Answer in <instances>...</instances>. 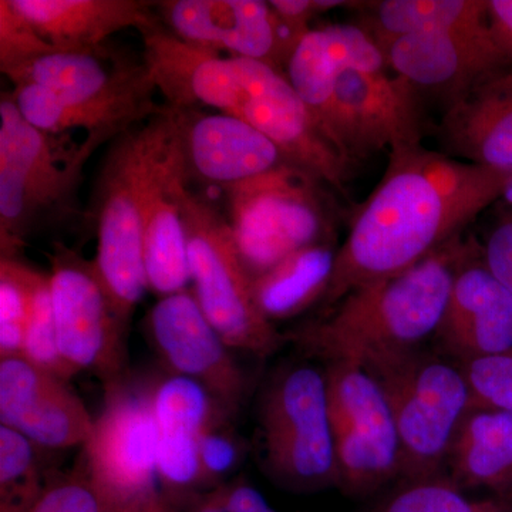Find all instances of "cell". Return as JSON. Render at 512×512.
I'll list each match as a JSON object with an SVG mask.
<instances>
[{
    "instance_id": "37",
    "label": "cell",
    "mask_w": 512,
    "mask_h": 512,
    "mask_svg": "<svg viewBox=\"0 0 512 512\" xmlns=\"http://www.w3.org/2000/svg\"><path fill=\"white\" fill-rule=\"evenodd\" d=\"M470 387L473 409L512 414V349L470 360L461 366Z\"/></svg>"
},
{
    "instance_id": "33",
    "label": "cell",
    "mask_w": 512,
    "mask_h": 512,
    "mask_svg": "<svg viewBox=\"0 0 512 512\" xmlns=\"http://www.w3.org/2000/svg\"><path fill=\"white\" fill-rule=\"evenodd\" d=\"M43 275L19 258H0V359L22 356L30 306Z\"/></svg>"
},
{
    "instance_id": "17",
    "label": "cell",
    "mask_w": 512,
    "mask_h": 512,
    "mask_svg": "<svg viewBox=\"0 0 512 512\" xmlns=\"http://www.w3.org/2000/svg\"><path fill=\"white\" fill-rule=\"evenodd\" d=\"M146 330L170 375L200 384L229 416L238 413L247 396V376L191 289L160 298L147 313Z\"/></svg>"
},
{
    "instance_id": "11",
    "label": "cell",
    "mask_w": 512,
    "mask_h": 512,
    "mask_svg": "<svg viewBox=\"0 0 512 512\" xmlns=\"http://www.w3.org/2000/svg\"><path fill=\"white\" fill-rule=\"evenodd\" d=\"M326 396L338 488L366 497L400 478V441L382 387L362 366L328 363Z\"/></svg>"
},
{
    "instance_id": "30",
    "label": "cell",
    "mask_w": 512,
    "mask_h": 512,
    "mask_svg": "<svg viewBox=\"0 0 512 512\" xmlns=\"http://www.w3.org/2000/svg\"><path fill=\"white\" fill-rule=\"evenodd\" d=\"M9 94L25 120L37 130L50 136H60L67 131L84 130L87 134H103V136L116 138L127 131L109 117L69 103L36 84L13 86V92Z\"/></svg>"
},
{
    "instance_id": "7",
    "label": "cell",
    "mask_w": 512,
    "mask_h": 512,
    "mask_svg": "<svg viewBox=\"0 0 512 512\" xmlns=\"http://www.w3.org/2000/svg\"><path fill=\"white\" fill-rule=\"evenodd\" d=\"M183 217L191 291L202 312L229 348L258 357L274 355L284 336L256 306L252 276L227 217L190 187L183 198Z\"/></svg>"
},
{
    "instance_id": "41",
    "label": "cell",
    "mask_w": 512,
    "mask_h": 512,
    "mask_svg": "<svg viewBox=\"0 0 512 512\" xmlns=\"http://www.w3.org/2000/svg\"><path fill=\"white\" fill-rule=\"evenodd\" d=\"M275 12L293 28L303 32L311 30V22L329 10L343 8V6L356 5L353 2H340V0H271Z\"/></svg>"
},
{
    "instance_id": "24",
    "label": "cell",
    "mask_w": 512,
    "mask_h": 512,
    "mask_svg": "<svg viewBox=\"0 0 512 512\" xmlns=\"http://www.w3.org/2000/svg\"><path fill=\"white\" fill-rule=\"evenodd\" d=\"M439 134L447 156L512 173V66L451 100Z\"/></svg>"
},
{
    "instance_id": "3",
    "label": "cell",
    "mask_w": 512,
    "mask_h": 512,
    "mask_svg": "<svg viewBox=\"0 0 512 512\" xmlns=\"http://www.w3.org/2000/svg\"><path fill=\"white\" fill-rule=\"evenodd\" d=\"M111 140L86 134L64 148L25 120L10 94L0 100V255L19 258L33 232L76 212L84 165Z\"/></svg>"
},
{
    "instance_id": "9",
    "label": "cell",
    "mask_w": 512,
    "mask_h": 512,
    "mask_svg": "<svg viewBox=\"0 0 512 512\" xmlns=\"http://www.w3.org/2000/svg\"><path fill=\"white\" fill-rule=\"evenodd\" d=\"M264 463L288 490L338 487L325 372L295 366L272 380L259 412Z\"/></svg>"
},
{
    "instance_id": "13",
    "label": "cell",
    "mask_w": 512,
    "mask_h": 512,
    "mask_svg": "<svg viewBox=\"0 0 512 512\" xmlns=\"http://www.w3.org/2000/svg\"><path fill=\"white\" fill-rule=\"evenodd\" d=\"M13 86L36 84L76 106L103 114L121 127L133 128L157 116L164 107L154 100L143 59L111 55L106 46L97 50L57 52L9 73Z\"/></svg>"
},
{
    "instance_id": "19",
    "label": "cell",
    "mask_w": 512,
    "mask_h": 512,
    "mask_svg": "<svg viewBox=\"0 0 512 512\" xmlns=\"http://www.w3.org/2000/svg\"><path fill=\"white\" fill-rule=\"evenodd\" d=\"M94 419L69 380L25 357L0 359V423L45 450L83 447Z\"/></svg>"
},
{
    "instance_id": "2",
    "label": "cell",
    "mask_w": 512,
    "mask_h": 512,
    "mask_svg": "<svg viewBox=\"0 0 512 512\" xmlns=\"http://www.w3.org/2000/svg\"><path fill=\"white\" fill-rule=\"evenodd\" d=\"M468 247L461 235L409 271L360 286L328 316L296 330L293 340L328 363L362 367L420 349L436 336Z\"/></svg>"
},
{
    "instance_id": "15",
    "label": "cell",
    "mask_w": 512,
    "mask_h": 512,
    "mask_svg": "<svg viewBox=\"0 0 512 512\" xmlns=\"http://www.w3.org/2000/svg\"><path fill=\"white\" fill-rule=\"evenodd\" d=\"M190 174L173 111L156 116L143 217V258L148 291L158 298L188 289L187 234L183 198Z\"/></svg>"
},
{
    "instance_id": "32",
    "label": "cell",
    "mask_w": 512,
    "mask_h": 512,
    "mask_svg": "<svg viewBox=\"0 0 512 512\" xmlns=\"http://www.w3.org/2000/svg\"><path fill=\"white\" fill-rule=\"evenodd\" d=\"M372 512H512V497H468L448 478L406 483Z\"/></svg>"
},
{
    "instance_id": "12",
    "label": "cell",
    "mask_w": 512,
    "mask_h": 512,
    "mask_svg": "<svg viewBox=\"0 0 512 512\" xmlns=\"http://www.w3.org/2000/svg\"><path fill=\"white\" fill-rule=\"evenodd\" d=\"M319 121L352 165L382 150L421 144L423 136L419 94L389 67L343 73Z\"/></svg>"
},
{
    "instance_id": "31",
    "label": "cell",
    "mask_w": 512,
    "mask_h": 512,
    "mask_svg": "<svg viewBox=\"0 0 512 512\" xmlns=\"http://www.w3.org/2000/svg\"><path fill=\"white\" fill-rule=\"evenodd\" d=\"M39 447L18 431L0 426V512H29L45 494Z\"/></svg>"
},
{
    "instance_id": "42",
    "label": "cell",
    "mask_w": 512,
    "mask_h": 512,
    "mask_svg": "<svg viewBox=\"0 0 512 512\" xmlns=\"http://www.w3.org/2000/svg\"><path fill=\"white\" fill-rule=\"evenodd\" d=\"M488 6H490L491 20L495 29L501 33L512 50V0L488 2Z\"/></svg>"
},
{
    "instance_id": "20",
    "label": "cell",
    "mask_w": 512,
    "mask_h": 512,
    "mask_svg": "<svg viewBox=\"0 0 512 512\" xmlns=\"http://www.w3.org/2000/svg\"><path fill=\"white\" fill-rule=\"evenodd\" d=\"M143 39V62L165 107L194 110L210 107L237 116L242 83L234 57L222 56L180 39L160 19L138 30Z\"/></svg>"
},
{
    "instance_id": "40",
    "label": "cell",
    "mask_w": 512,
    "mask_h": 512,
    "mask_svg": "<svg viewBox=\"0 0 512 512\" xmlns=\"http://www.w3.org/2000/svg\"><path fill=\"white\" fill-rule=\"evenodd\" d=\"M481 255L495 278L512 293V205L494 222Z\"/></svg>"
},
{
    "instance_id": "14",
    "label": "cell",
    "mask_w": 512,
    "mask_h": 512,
    "mask_svg": "<svg viewBox=\"0 0 512 512\" xmlns=\"http://www.w3.org/2000/svg\"><path fill=\"white\" fill-rule=\"evenodd\" d=\"M234 59L242 83L239 119L268 137L293 167L326 187L345 191L353 165L330 141L286 74L255 60Z\"/></svg>"
},
{
    "instance_id": "25",
    "label": "cell",
    "mask_w": 512,
    "mask_h": 512,
    "mask_svg": "<svg viewBox=\"0 0 512 512\" xmlns=\"http://www.w3.org/2000/svg\"><path fill=\"white\" fill-rule=\"evenodd\" d=\"M384 69L386 55L359 25H329L302 37L285 74L316 119L325 113L336 83L350 69ZM320 123V121H319Z\"/></svg>"
},
{
    "instance_id": "22",
    "label": "cell",
    "mask_w": 512,
    "mask_h": 512,
    "mask_svg": "<svg viewBox=\"0 0 512 512\" xmlns=\"http://www.w3.org/2000/svg\"><path fill=\"white\" fill-rule=\"evenodd\" d=\"M171 111L190 178L224 190L289 164L268 137L234 114Z\"/></svg>"
},
{
    "instance_id": "5",
    "label": "cell",
    "mask_w": 512,
    "mask_h": 512,
    "mask_svg": "<svg viewBox=\"0 0 512 512\" xmlns=\"http://www.w3.org/2000/svg\"><path fill=\"white\" fill-rule=\"evenodd\" d=\"M84 443L82 473L103 512H174L158 474L153 383L107 387Z\"/></svg>"
},
{
    "instance_id": "6",
    "label": "cell",
    "mask_w": 512,
    "mask_h": 512,
    "mask_svg": "<svg viewBox=\"0 0 512 512\" xmlns=\"http://www.w3.org/2000/svg\"><path fill=\"white\" fill-rule=\"evenodd\" d=\"M325 188L291 164L224 188L225 217L252 279L299 249L335 239Z\"/></svg>"
},
{
    "instance_id": "4",
    "label": "cell",
    "mask_w": 512,
    "mask_h": 512,
    "mask_svg": "<svg viewBox=\"0 0 512 512\" xmlns=\"http://www.w3.org/2000/svg\"><path fill=\"white\" fill-rule=\"evenodd\" d=\"M382 387L400 441L404 483L440 477L464 417L473 409L463 369L421 349L363 367Z\"/></svg>"
},
{
    "instance_id": "1",
    "label": "cell",
    "mask_w": 512,
    "mask_h": 512,
    "mask_svg": "<svg viewBox=\"0 0 512 512\" xmlns=\"http://www.w3.org/2000/svg\"><path fill=\"white\" fill-rule=\"evenodd\" d=\"M511 184L512 173L434 153L423 144L390 151L382 180L338 248L322 303L336 305L360 286L419 265L461 237Z\"/></svg>"
},
{
    "instance_id": "23",
    "label": "cell",
    "mask_w": 512,
    "mask_h": 512,
    "mask_svg": "<svg viewBox=\"0 0 512 512\" xmlns=\"http://www.w3.org/2000/svg\"><path fill=\"white\" fill-rule=\"evenodd\" d=\"M434 338L463 363L512 349V293L471 245L454 276Z\"/></svg>"
},
{
    "instance_id": "26",
    "label": "cell",
    "mask_w": 512,
    "mask_h": 512,
    "mask_svg": "<svg viewBox=\"0 0 512 512\" xmlns=\"http://www.w3.org/2000/svg\"><path fill=\"white\" fill-rule=\"evenodd\" d=\"M12 5L62 52L101 49L121 30H141L157 19L154 2L143 0H12Z\"/></svg>"
},
{
    "instance_id": "27",
    "label": "cell",
    "mask_w": 512,
    "mask_h": 512,
    "mask_svg": "<svg viewBox=\"0 0 512 512\" xmlns=\"http://www.w3.org/2000/svg\"><path fill=\"white\" fill-rule=\"evenodd\" d=\"M451 481L460 490L512 497V414L471 409L448 454Z\"/></svg>"
},
{
    "instance_id": "18",
    "label": "cell",
    "mask_w": 512,
    "mask_h": 512,
    "mask_svg": "<svg viewBox=\"0 0 512 512\" xmlns=\"http://www.w3.org/2000/svg\"><path fill=\"white\" fill-rule=\"evenodd\" d=\"M394 76L419 93L443 97L446 106L498 70L512 66V50L490 25L443 29L400 37L387 47Z\"/></svg>"
},
{
    "instance_id": "34",
    "label": "cell",
    "mask_w": 512,
    "mask_h": 512,
    "mask_svg": "<svg viewBox=\"0 0 512 512\" xmlns=\"http://www.w3.org/2000/svg\"><path fill=\"white\" fill-rule=\"evenodd\" d=\"M22 357L40 369L70 380V372L57 342L55 315H53L52 295H50L49 275H43L36 286L32 306L26 322L25 343Z\"/></svg>"
},
{
    "instance_id": "10",
    "label": "cell",
    "mask_w": 512,
    "mask_h": 512,
    "mask_svg": "<svg viewBox=\"0 0 512 512\" xmlns=\"http://www.w3.org/2000/svg\"><path fill=\"white\" fill-rule=\"evenodd\" d=\"M49 259L57 342L70 372L93 373L104 389L123 382L130 322L121 315L96 262L59 242Z\"/></svg>"
},
{
    "instance_id": "39",
    "label": "cell",
    "mask_w": 512,
    "mask_h": 512,
    "mask_svg": "<svg viewBox=\"0 0 512 512\" xmlns=\"http://www.w3.org/2000/svg\"><path fill=\"white\" fill-rule=\"evenodd\" d=\"M29 512H103L82 470L50 481L49 487Z\"/></svg>"
},
{
    "instance_id": "38",
    "label": "cell",
    "mask_w": 512,
    "mask_h": 512,
    "mask_svg": "<svg viewBox=\"0 0 512 512\" xmlns=\"http://www.w3.org/2000/svg\"><path fill=\"white\" fill-rule=\"evenodd\" d=\"M188 512H275L264 495L244 478H231L187 505Z\"/></svg>"
},
{
    "instance_id": "21",
    "label": "cell",
    "mask_w": 512,
    "mask_h": 512,
    "mask_svg": "<svg viewBox=\"0 0 512 512\" xmlns=\"http://www.w3.org/2000/svg\"><path fill=\"white\" fill-rule=\"evenodd\" d=\"M153 413L161 488L175 512L204 493L201 437L212 421L225 412L200 384L170 375L153 383Z\"/></svg>"
},
{
    "instance_id": "36",
    "label": "cell",
    "mask_w": 512,
    "mask_h": 512,
    "mask_svg": "<svg viewBox=\"0 0 512 512\" xmlns=\"http://www.w3.org/2000/svg\"><path fill=\"white\" fill-rule=\"evenodd\" d=\"M232 417L222 413L207 430L200 443L202 487L205 491L231 480L245 456V444L231 426Z\"/></svg>"
},
{
    "instance_id": "8",
    "label": "cell",
    "mask_w": 512,
    "mask_h": 512,
    "mask_svg": "<svg viewBox=\"0 0 512 512\" xmlns=\"http://www.w3.org/2000/svg\"><path fill=\"white\" fill-rule=\"evenodd\" d=\"M154 133L156 116L114 138L94 195L97 228L94 262L128 322L148 291L143 217Z\"/></svg>"
},
{
    "instance_id": "29",
    "label": "cell",
    "mask_w": 512,
    "mask_h": 512,
    "mask_svg": "<svg viewBox=\"0 0 512 512\" xmlns=\"http://www.w3.org/2000/svg\"><path fill=\"white\" fill-rule=\"evenodd\" d=\"M363 29L386 52L400 37L443 29L481 28L491 23L481 0H384L366 3Z\"/></svg>"
},
{
    "instance_id": "35",
    "label": "cell",
    "mask_w": 512,
    "mask_h": 512,
    "mask_svg": "<svg viewBox=\"0 0 512 512\" xmlns=\"http://www.w3.org/2000/svg\"><path fill=\"white\" fill-rule=\"evenodd\" d=\"M57 52L62 50L47 42L12 0H0V72L8 76Z\"/></svg>"
},
{
    "instance_id": "16",
    "label": "cell",
    "mask_w": 512,
    "mask_h": 512,
    "mask_svg": "<svg viewBox=\"0 0 512 512\" xmlns=\"http://www.w3.org/2000/svg\"><path fill=\"white\" fill-rule=\"evenodd\" d=\"M154 9L165 28L180 39L282 73L309 32L293 28L262 0H163L154 2Z\"/></svg>"
},
{
    "instance_id": "28",
    "label": "cell",
    "mask_w": 512,
    "mask_h": 512,
    "mask_svg": "<svg viewBox=\"0 0 512 512\" xmlns=\"http://www.w3.org/2000/svg\"><path fill=\"white\" fill-rule=\"evenodd\" d=\"M338 248L333 239L299 249L252 279L256 306L264 318L275 325L322 302L332 281Z\"/></svg>"
}]
</instances>
